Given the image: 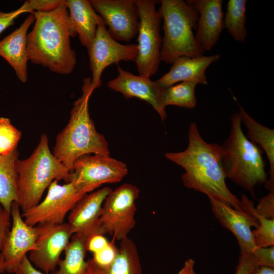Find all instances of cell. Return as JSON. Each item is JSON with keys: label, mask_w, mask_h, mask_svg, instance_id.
I'll list each match as a JSON object with an SVG mask.
<instances>
[{"label": "cell", "mask_w": 274, "mask_h": 274, "mask_svg": "<svg viewBox=\"0 0 274 274\" xmlns=\"http://www.w3.org/2000/svg\"><path fill=\"white\" fill-rule=\"evenodd\" d=\"M188 138V145L185 150L165 154L166 158L184 169L181 175L184 186L244 211L240 200L226 183L221 146L206 142L195 122L190 124Z\"/></svg>", "instance_id": "cell-1"}, {"label": "cell", "mask_w": 274, "mask_h": 274, "mask_svg": "<svg viewBox=\"0 0 274 274\" xmlns=\"http://www.w3.org/2000/svg\"><path fill=\"white\" fill-rule=\"evenodd\" d=\"M33 14L35 24L27 35L28 60L53 72L70 74L77 63L70 39L77 34L71 25L65 2L53 11Z\"/></svg>", "instance_id": "cell-2"}, {"label": "cell", "mask_w": 274, "mask_h": 274, "mask_svg": "<svg viewBox=\"0 0 274 274\" xmlns=\"http://www.w3.org/2000/svg\"><path fill=\"white\" fill-rule=\"evenodd\" d=\"M91 79L83 80L82 94L73 104L66 126L57 134L53 155L71 172L80 157L88 154L110 155L109 144L98 132L89 112V98L94 90Z\"/></svg>", "instance_id": "cell-3"}, {"label": "cell", "mask_w": 274, "mask_h": 274, "mask_svg": "<svg viewBox=\"0 0 274 274\" xmlns=\"http://www.w3.org/2000/svg\"><path fill=\"white\" fill-rule=\"evenodd\" d=\"M18 202L23 212L36 206L45 189L55 180L70 182L71 172L51 152L46 134L28 158L17 159Z\"/></svg>", "instance_id": "cell-4"}, {"label": "cell", "mask_w": 274, "mask_h": 274, "mask_svg": "<svg viewBox=\"0 0 274 274\" xmlns=\"http://www.w3.org/2000/svg\"><path fill=\"white\" fill-rule=\"evenodd\" d=\"M230 121L229 136L221 146L224 171L226 178L253 194L267 179L262 149L244 133L239 112L231 115Z\"/></svg>", "instance_id": "cell-5"}, {"label": "cell", "mask_w": 274, "mask_h": 274, "mask_svg": "<svg viewBox=\"0 0 274 274\" xmlns=\"http://www.w3.org/2000/svg\"><path fill=\"white\" fill-rule=\"evenodd\" d=\"M163 21L161 61L172 64L177 58L204 55L195 38L198 13L186 1L162 0L159 9Z\"/></svg>", "instance_id": "cell-6"}, {"label": "cell", "mask_w": 274, "mask_h": 274, "mask_svg": "<svg viewBox=\"0 0 274 274\" xmlns=\"http://www.w3.org/2000/svg\"><path fill=\"white\" fill-rule=\"evenodd\" d=\"M139 14L138 53L135 59L140 75L150 77L158 71L161 61L162 38L160 24L162 20L156 1L136 0Z\"/></svg>", "instance_id": "cell-7"}, {"label": "cell", "mask_w": 274, "mask_h": 274, "mask_svg": "<svg viewBox=\"0 0 274 274\" xmlns=\"http://www.w3.org/2000/svg\"><path fill=\"white\" fill-rule=\"evenodd\" d=\"M139 194V189L128 183L112 189L105 200L100 217L106 234L120 241L128 236L135 225V201Z\"/></svg>", "instance_id": "cell-8"}, {"label": "cell", "mask_w": 274, "mask_h": 274, "mask_svg": "<svg viewBox=\"0 0 274 274\" xmlns=\"http://www.w3.org/2000/svg\"><path fill=\"white\" fill-rule=\"evenodd\" d=\"M128 171L124 162L110 155L88 154L74 164L70 182L80 192L86 194L102 184L120 182Z\"/></svg>", "instance_id": "cell-9"}, {"label": "cell", "mask_w": 274, "mask_h": 274, "mask_svg": "<svg viewBox=\"0 0 274 274\" xmlns=\"http://www.w3.org/2000/svg\"><path fill=\"white\" fill-rule=\"evenodd\" d=\"M85 195L80 192L72 182L61 185L55 180L49 186L44 199L36 206L23 212L22 217L30 226L39 224H62L67 213L72 210Z\"/></svg>", "instance_id": "cell-10"}, {"label": "cell", "mask_w": 274, "mask_h": 274, "mask_svg": "<svg viewBox=\"0 0 274 274\" xmlns=\"http://www.w3.org/2000/svg\"><path fill=\"white\" fill-rule=\"evenodd\" d=\"M92 78L91 85L95 90L101 85V75L108 66L121 61H135L138 53L136 44H122L110 35L104 24L99 25L95 36L87 50Z\"/></svg>", "instance_id": "cell-11"}, {"label": "cell", "mask_w": 274, "mask_h": 274, "mask_svg": "<svg viewBox=\"0 0 274 274\" xmlns=\"http://www.w3.org/2000/svg\"><path fill=\"white\" fill-rule=\"evenodd\" d=\"M103 19L110 35L116 41L130 42L138 35L139 14L136 0H91Z\"/></svg>", "instance_id": "cell-12"}, {"label": "cell", "mask_w": 274, "mask_h": 274, "mask_svg": "<svg viewBox=\"0 0 274 274\" xmlns=\"http://www.w3.org/2000/svg\"><path fill=\"white\" fill-rule=\"evenodd\" d=\"M40 232L37 248L29 252L28 259L46 274L56 270L60 255L73 233L68 223L39 224Z\"/></svg>", "instance_id": "cell-13"}, {"label": "cell", "mask_w": 274, "mask_h": 274, "mask_svg": "<svg viewBox=\"0 0 274 274\" xmlns=\"http://www.w3.org/2000/svg\"><path fill=\"white\" fill-rule=\"evenodd\" d=\"M17 201L11 204L12 225L3 250L5 271L15 273L23 257L28 252L36 250L40 227L26 224L20 212Z\"/></svg>", "instance_id": "cell-14"}, {"label": "cell", "mask_w": 274, "mask_h": 274, "mask_svg": "<svg viewBox=\"0 0 274 274\" xmlns=\"http://www.w3.org/2000/svg\"><path fill=\"white\" fill-rule=\"evenodd\" d=\"M117 70V77L109 80L107 83L108 87L121 93L127 99L137 97L147 101L164 121L167 114L162 103V88L149 77L134 75L118 65Z\"/></svg>", "instance_id": "cell-15"}, {"label": "cell", "mask_w": 274, "mask_h": 274, "mask_svg": "<svg viewBox=\"0 0 274 274\" xmlns=\"http://www.w3.org/2000/svg\"><path fill=\"white\" fill-rule=\"evenodd\" d=\"M212 211L220 223L230 231L236 237L240 253H252L257 247L254 242L252 226L257 228L259 221L254 208L248 213L235 209L231 206L212 197H209Z\"/></svg>", "instance_id": "cell-16"}, {"label": "cell", "mask_w": 274, "mask_h": 274, "mask_svg": "<svg viewBox=\"0 0 274 274\" xmlns=\"http://www.w3.org/2000/svg\"><path fill=\"white\" fill-rule=\"evenodd\" d=\"M112 189L105 187L86 194L77 203L68 216V224L73 234L89 238L96 235H105L100 217L105 200Z\"/></svg>", "instance_id": "cell-17"}, {"label": "cell", "mask_w": 274, "mask_h": 274, "mask_svg": "<svg viewBox=\"0 0 274 274\" xmlns=\"http://www.w3.org/2000/svg\"><path fill=\"white\" fill-rule=\"evenodd\" d=\"M198 13L195 38L202 49L210 51L217 43L224 28L222 0L186 1Z\"/></svg>", "instance_id": "cell-18"}, {"label": "cell", "mask_w": 274, "mask_h": 274, "mask_svg": "<svg viewBox=\"0 0 274 274\" xmlns=\"http://www.w3.org/2000/svg\"><path fill=\"white\" fill-rule=\"evenodd\" d=\"M220 58V55L218 54L196 57H180L172 64L167 73L155 82L162 89L184 81L207 85L206 69Z\"/></svg>", "instance_id": "cell-19"}, {"label": "cell", "mask_w": 274, "mask_h": 274, "mask_svg": "<svg viewBox=\"0 0 274 274\" xmlns=\"http://www.w3.org/2000/svg\"><path fill=\"white\" fill-rule=\"evenodd\" d=\"M35 20L34 14L30 13L19 27L0 41V56L11 66L22 83L27 80V31Z\"/></svg>", "instance_id": "cell-20"}, {"label": "cell", "mask_w": 274, "mask_h": 274, "mask_svg": "<svg viewBox=\"0 0 274 274\" xmlns=\"http://www.w3.org/2000/svg\"><path fill=\"white\" fill-rule=\"evenodd\" d=\"M65 5L71 25L81 44L87 50L95 36L98 26L106 24L94 10L90 1L65 0Z\"/></svg>", "instance_id": "cell-21"}, {"label": "cell", "mask_w": 274, "mask_h": 274, "mask_svg": "<svg viewBox=\"0 0 274 274\" xmlns=\"http://www.w3.org/2000/svg\"><path fill=\"white\" fill-rule=\"evenodd\" d=\"M233 98L239 108L241 122L247 129L246 137L253 144L259 146L267 156L269 164V178L264 184L270 192H274V129L254 120L239 105L235 97L233 96Z\"/></svg>", "instance_id": "cell-22"}, {"label": "cell", "mask_w": 274, "mask_h": 274, "mask_svg": "<svg viewBox=\"0 0 274 274\" xmlns=\"http://www.w3.org/2000/svg\"><path fill=\"white\" fill-rule=\"evenodd\" d=\"M89 260L92 274H143L137 247L128 236L120 241L117 255L110 266L101 267Z\"/></svg>", "instance_id": "cell-23"}, {"label": "cell", "mask_w": 274, "mask_h": 274, "mask_svg": "<svg viewBox=\"0 0 274 274\" xmlns=\"http://www.w3.org/2000/svg\"><path fill=\"white\" fill-rule=\"evenodd\" d=\"M89 239L80 234H73L64 251V258L59 260L58 269L51 274H92L90 261L85 260Z\"/></svg>", "instance_id": "cell-24"}, {"label": "cell", "mask_w": 274, "mask_h": 274, "mask_svg": "<svg viewBox=\"0 0 274 274\" xmlns=\"http://www.w3.org/2000/svg\"><path fill=\"white\" fill-rule=\"evenodd\" d=\"M18 155L16 149L9 154L0 155V203L10 214L12 203L18 200L15 167Z\"/></svg>", "instance_id": "cell-25"}, {"label": "cell", "mask_w": 274, "mask_h": 274, "mask_svg": "<svg viewBox=\"0 0 274 274\" xmlns=\"http://www.w3.org/2000/svg\"><path fill=\"white\" fill-rule=\"evenodd\" d=\"M246 0H229L224 18V28L237 42L244 43L247 37L246 28Z\"/></svg>", "instance_id": "cell-26"}, {"label": "cell", "mask_w": 274, "mask_h": 274, "mask_svg": "<svg viewBox=\"0 0 274 274\" xmlns=\"http://www.w3.org/2000/svg\"><path fill=\"white\" fill-rule=\"evenodd\" d=\"M197 84L192 81L181 82L162 89V103L165 108L168 106L192 109L196 105L195 87Z\"/></svg>", "instance_id": "cell-27"}, {"label": "cell", "mask_w": 274, "mask_h": 274, "mask_svg": "<svg viewBox=\"0 0 274 274\" xmlns=\"http://www.w3.org/2000/svg\"><path fill=\"white\" fill-rule=\"evenodd\" d=\"M21 137V131L12 124L9 119L0 117V155L17 149Z\"/></svg>", "instance_id": "cell-28"}, {"label": "cell", "mask_w": 274, "mask_h": 274, "mask_svg": "<svg viewBox=\"0 0 274 274\" xmlns=\"http://www.w3.org/2000/svg\"><path fill=\"white\" fill-rule=\"evenodd\" d=\"M255 211V209H254ZM259 225L252 230L254 242L256 247H268L274 245V219H268L256 214Z\"/></svg>", "instance_id": "cell-29"}, {"label": "cell", "mask_w": 274, "mask_h": 274, "mask_svg": "<svg viewBox=\"0 0 274 274\" xmlns=\"http://www.w3.org/2000/svg\"><path fill=\"white\" fill-rule=\"evenodd\" d=\"M65 0H29L21 6L26 13L48 12L64 4Z\"/></svg>", "instance_id": "cell-30"}, {"label": "cell", "mask_w": 274, "mask_h": 274, "mask_svg": "<svg viewBox=\"0 0 274 274\" xmlns=\"http://www.w3.org/2000/svg\"><path fill=\"white\" fill-rule=\"evenodd\" d=\"M114 241L113 238L104 249L93 254L91 259L93 263L98 266L106 267L113 263L118 252V248L116 246Z\"/></svg>", "instance_id": "cell-31"}, {"label": "cell", "mask_w": 274, "mask_h": 274, "mask_svg": "<svg viewBox=\"0 0 274 274\" xmlns=\"http://www.w3.org/2000/svg\"><path fill=\"white\" fill-rule=\"evenodd\" d=\"M10 216L0 203V273L5 271L3 250L10 231Z\"/></svg>", "instance_id": "cell-32"}, {"label": "cell", "mask_w": 274, "mask_h": 274, "mask_svg": "<svg viewBox=\"0 0 274 274\" xmlns=\"http://www.w3.org/2000/svg\"><path fill=\"white\" fill-rule=\"evenodd\" d=\"M255 212L265 218L274 219V192H270L259 199Z\"/></svg>", "instance_id": "cell-33"}, {"label": "cell", "mask_w": 274, "mask_h": 274, "mask_svg": "<svg viewBox=\"0 0 274 274\" xmlns=\"http://www.w3.org/2000/svg\"><path fill=\"white\" fill-rule=\"evenodd\" d=\"M258 266L274 268V246L258 247L252 252Z\"/></svg>", "instance_id": "cell-34"}, {"label": "cell", "mask_w": 274, "mask_h": 274, "mask_svg": "<svg viewBox=\"0 0 274 274\" xmlns=\"http://www.w3.org/2000/svg\"><path fill=\"white\" fill-rule=\"evenodd\" d=\"M258 266L252 253H242L239 256L235 274H251Z\"/></svg>", "instance_id": "cell-35"}, {"label": "cell", "mask_w": 274, "mask_h": 274, "mask_svg": "<svg viewBox=\"0 0 274 274\" xmlns=\"http://www.w3.org/2000/svg\"><path fill=\"white\" fill-rule=\"evenodd\" d=\"M26 13L22 6L19 9L9 12L0 11V34L8 27L13 25L15 19L19 15Z\"/></svg>", "instance_id": "cell-36"}, {"label": "cell", "mask_w": 274, "mask_h": 274, "mask_svg": "<svg viewBox=\"0 0 274 274\" xmlns=\"http://www.w3.org/2000/svg\"><path fill=\"white\" fill-rule=\"evenodd\" d=\"M108 241L104 235H96L91 237L87 244V251L93 254L104 249L108 244Z\"/></svg>", "instance_id": "cell-37"}, {"label": "cell", "mask_w": 274, "mask_h": 274, "mask_svg": "<svg viewBox=\"0 0 274 274\" xmlns=\"http://www.w3.org/2000/svg\"><path fill=\"white\" fill-rule=\"evenodd\" d=\"M15 274H43L35 268L31 263L25 256L15 272Z\"/></svg>", "instance_id": "cell-38"}, {"label": "cell", "mask_w": 274, "mask_h": 274, "mask_svg": "<svg viewBox=\"0 0 274 274\" xmlns=\"http://www.w3.org/2000/svg\"><path fill=\"white\" fill-rule=\"evenodd\" d=\"M194 265L195 261L193 259L189 258L186 260L178 274H195Z\"/></svg>", "instance_id": "cell-39"}, {"label": "cell", "mask_w": 274, "mask_h": 274, "mask_svg": "<svg viewBox=\"0 0 274 274\" xmlns=\"http://www.w3.org/2000/svg\"><path fill=\"white\" fill-rule=\"evenodd\" d=\"M251 274H274V268L268 266H258Z\"/></svg>", "instance_id": "cell-40"}]
</instances>
